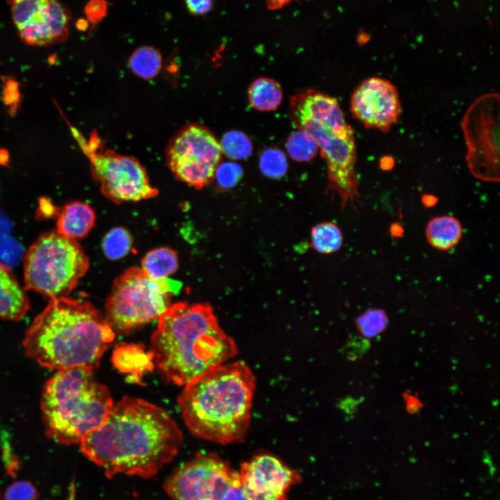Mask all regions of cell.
I'll list each match as a JSON object with an SVG mask.
<instances>
[{"instance_id":"obj_10","label":"cell","mask_w":500,"mask_h":500,"mask_svg":"<svg viewBox=\"0 0 500 500\" xmlns=\"http://www.w3.org/2000/svg\"><path fill=\"white\" fill-rule=\"evenodd\" d=\"M499 95L490 93L476 99L462 121L467 167L487 182L499 181Z\"/></svg>"},{"instance_id":"obj_12","label":"cell","mask_w":500,"mask_h":500,"mask_svg":"<svg viewBox=\"0 0 500 500\" xmlns=\"http://www.w3.org/2000/svg\"><path fill=\"white\" fill-rule=\"evenodd\" d=\"M238 474L217 454L199 453L167 478L164 489L170 500H221Z\"/></svg>"},{"instance_id":"obj_20","label":"cell","mask_w":500,"mask_h":500,"mask_svg":"<svg viewBox=\"0 0 500 500\" xmlns=\"http://www.w3.org/2000/svg\"><path fill=\"white\" fill-rule=\"evenodd\" d=\"M141 266L142 269L151 278L156 280L166 278L178 269L177 254L168 247L156 248L144 256Z\"/></svg>"},{"instance_id":"obj_11","label":"cell","mask_w":500,"mask_h":500,"mask_svg":"<svg viewBox=\"0 0 500 500\" xmlns=\"http://www.w3.org/2000/svg\"><path fill=\"white\" fill-rule=\"evenodd\" d=\"M222 153L215 135L206 126L192 123L181 128L169 140L166 162L177 179L202 189L214 179Z\"/></svg>"},{"instance_id":"obj_31","label":"cell","mask_w":500,"mask_h":500,"mask_svg":"<svg viewBox=\"0 0 500 500\" xmlns=\"http://www.w3.org/2000/svg\"><path fill=\"white\" fill-rule=\"evenodd\" d=\"M107 7V2L105 0H90L87 3L84 8V12L92 27L105 17Z\"/></svg>"},{"instance_id":"obj_40","label":"cell","mask_w":500,"mask_h":500,"mask_svg":"<svg viewBox=\"0 0 500 500\" xmlns=\"http://www.w3.org/2000/svg\"><path fill=\"white\" fill-rule=\"evenodd\" d=\"M76 26H77V28H78L79 30L83 31V30H85V29L87 28V27H88V24L87 21H85V19H79V20L77 22Z\"/></svg>"},{"instance_id":"obj_37","label":"cell","mask_w":500,"mask_h":500,"mask_svg":"<svg viewBox=\"0 0 500 500\" xmlns=\"http://www.w3.org/2000/svg\"><path fill=\"white\" fill-rule=\"evenodd\" d=\"M292 0H266L267 5L269 9H278Z\"/></svg>"},{"instance_id":"obj_3","label":"cell","mask_w":500,"mask_h":500,"mask_svg":"<svg viewBox=\"0 0 500 500\" xmlns=\"http://www.w3.org/2000/svg\"><path fill=\"white\" fill-rule=\"evenodd\" d=\"M114 338L105 316L90 302L67 296L50 299L28 328L23 347L42 367L94 371Z\"/></svg>"},{"instance_id":"obj_39","label":"cell","mask_w":500,"mask_h":500,"mask_svg":"<svg viewBox=\"0 0 500 500\" xmlns=\"http://www.w3.org/2000/svg\"><path fill=\"white\" fill-rule=\"evenodd\" d=\"M10 160V153L5 149H0V165L6 166Z\"/></svg>"},{"instance_id":"obj_23","label":"cell","mask_w":500,"mask_h":500,"mask_svg":"<svg viewBox=\"0 0 500 500\" xmlns=\"http://www.w3.org/2000/svg\"><path fill=\"white\" fill-rule=\"evenodd\" d=\"M286 149L289 156L295 161L308 162L316 156L319 147L309 133L298 128L289 135Z\"/></svg>"},{"instance_id":"obj_18","label":"cell","mask_w":500,"mask_h":500,"mask_svg":"<svg viewBox=\"0 0 500 500\" xmlns=\"http://www.w3.org/2000/svg\"><path fill=\"white\" fill-rule=\"evenodd\" d=\"M425 234L431 246L440 251H447L460 242L462 228L460 221L453 216H437L428 222Z\"/></svg>"},{"instance_id":"obj_1","label":"cell","mask_w":500,"mask_h":500,"mask_svg":"<svg viewBox=\"0 0 500 500\" xmlns=\"http://www.w3.org/2000/svg\"><path fill=\"white\" fill-rule=\"evenodd\" d=\"M182 442L181 430L165 410L124 396L79 444L108 477L122 474L151 478L174 458Z\"/></svg>"},{"instance_id":"obj_14","label":"cell","mask_w":500,"mask_h":500,"mask_svg":"<svg viewBox=\"0 0 500 500\" xmlns=\"http://www.w3.org/2000/svg\"><path fill=\"white\" fill-rule=\"evenodd\" d=\"M350 106L354 117L366 128L382 132H388L402 112L396 87L380 77L363 80L352 93Z\"/></svg>"},{"instance_id":"obj_5","label":"cell","mask_w":500,"mask_h":500,"mask_svg":"<svg viewBox=\"0 0 500 500\" xmlns=\"http://www.w3.org/2000/svg\"><path fill=\"white\" fill-rule=\"evenodd\" d=\"M290 112L297 128L309 133L321 150L327 165L328 188L339 195L342 209L350 202L356 210L360 195L354 131L337 99L312 90L301 91L291 99Z\"/></svg>"},{"instance_id":"obj_24","label":"cell","mask_w":500,"mask_h":500,"mask_svg":"<svg viewBox=\"0 0 500 500\" xmlns=\"http://www.w3.org/2000/svg\"><path fill=\"white\" fill-rule=\"evenodd\" d=\"M133 244L131 233L123 227L110 229L103 238L102 249L110 260H115L126 256Z\"/></svg>"},{"instance_id":"obj_29","label":"cell","mask_w":500,"mask_h":500,"mask_svg":"<svg viewBox=\"0 0 500 500\" xmlns=\"http://www.w3.org/2000/svg\"><path fill=\"white\" fill-rule=\"evenodd\" d=\"M3 83L2 101L7 106L10 115L15 116L22 100L20 84L11 76L5 77L3 79Z\"/></svg>"},{"instance_id":"obj_25","label":"cell","mask_w":500,"mask_h":500,"mask_svg":"<svg viewBox=\"0 0 500 500\" xmlns=\"http://www.w3.org/2000/svg\"><path fill=\"white\" fill-rule=\"evenodd\" d=\"M388 323V315L380 308H369L356 320L358 330L366 338H372L383 333Z\"/></svg>"},{"instance_id":"obj_2","label":"cell","mask_w":500,"mask_h":500,"mask_svg":"<svg viewBox=\"0 0 500 500\" xmlns=\"http://www.w3.org/2000/svg\"><path fill=\"white\" fill-rule=\"evenodd\" d=\"M151 349L162 377L184 386L237 353L207 303L171 304L158 318Z\"/></svg>"},{"instance_id":"obj_28","label":"cell","mask_w":500,"mask_h":500,"mask_svg":"<svg viewBox=\"0 0 500 500\" xmlns=\"http://www.w3.org/2000/svg\"><path fill=\"white\" fill-rule=\"evenodd\" d=\"M243 176L240 165L233 162L219 164L215 174L217 182L222 189H231L235 186Z\"/></svg>"},{"instance_id":"obj_9","label":"cell","mask_w":500,"mask_h":500,"mask_svg":"<svg viewBox=\"0 0 500 500\" xmlns=\"http://www.w3.org/2000/svg\"><path fill=\"white\" fill-rule=\"evenodd\" d=\"M97 133H92L81 149L90 161L94 179L100 183L101 193L119 204L156 197L158 190L150 183L144 166L133 156L104 150Z\"/></svg>"},{"instance_id":"obj_21","label":"cell","mask_w":500,"mask_h":500,"mask_svg":"<svg viewBox=\"0 0 500 500\" xmlns=\"http://www.w3.org/2000/svg\"><path fill=\"white\" fill-rule=\"evenodd\" d=\"M131 71L145 80L156 77L162 67V56L153 47L142 46L135 50L128 60Z\"/></svg>"},{"instance_id":"obj_8","label":"cell","mask_w":500,"mask_h":500,"mask_svg":"<svg viewBox=\"0 0 500 500\" xmlns=\"http://www.w3.org/2000/svg\"><path fill=\"white\" fill-rule=\"evenodd\" d=\"M178 282L156 280L131 267L115 280L106 301V319L114 331L128 333L160 316L171 306Z\"/></svg>"},{"instance_id":"obj_34","label":"cell","mask_w":500,"mask_h":500,"mask_svg":"<svg viewBox=\"0 0 500 500\" xmlns=\"http://www.w3.org/2000/svg\"><path fill=\"white\" fill-rule=\"evenodd\" d=\"M402 396L405 401L406 411L411 415L419 414L424 406V403L419 399L418 395L406 391Z\"/></svg>"},{"instance_id":"obj_17","label":"cell","mask_w":500,"mask_h":500,"mask_svg":"<svg viewBox=\"0 0 500 500\" xmlns=\"http://www.w3.org/2000/svg\"><path fill=\"white\" fill-rule=\"evenodd\" d=\"M30 308L28 297L10 270L0 262V317L19 320Z\"/></svg>"},{"instance_id":"obj_33","label":"cell","mask_w":500,"mask_h":500,"mask_svg":"<svg viewBox=\"0 0 500 500\" xmlns=\"http://www.w3.org/2000/svg\"><path fill=\"white\" fill-rule=\"evenodd\" d=\"M184 1L189 12L196 15H201L208 12L212 6V0Z\"/></svg>"},{"instance_id":"obj_13","label":"cell","mask_w":500,"mask_h":500,"mask_svg":"<svg viewBox=\"0 0 500 500\" xmlns=\"http://www.w3.org/2000/svg\"><path fill=\"white\" fill-rule=\"evenodd\" d=\"M22 41L31 46L47 47L65 42L72 15L60 0H6Z\"/></svg>"},{"instance_id":"obj_35","label":"cell","mask_w":500,"mask_h":500,"mask_svg":"<svg viewBox=\"0 0 500 500\" xmlns=\"http://www.w3.org/2000/svg\"><path fill=\"white\" fill-rule=\"evenodd\" d=\"M394 165V160L392 157L385 156L380 160V166L383 170L391 169Z\"/></svg>"},{"instance_id":"obj_7","label":"cell","mask_w":500,"mask_h":500,"mask_svg":"<svg viewBox=\"0 0 500 500\" xmlns=\"http://www.w3.org/2000/svg\"><path fill=\"white\" fill-rule=\"evenodd\" d=\"M24 284L50 299L68 296L89 268V258L76 240L55 231L42 233L24 256Z\"/></svg>"},{"instance_id":"obj_36","label":"cell","mask_w":500,"mask_h":500,"mask_svg":"<svg viewBox=\"0 0 500 500\" xmlns=\"http://www.w3.org/2000/svg\"><path fill=\"white\" fill-rule=\"evenodd\" d=\"M438 201V198L433 194H424L422 198V202L426 208L434 206L437 203Z\"/></svg>"},{"instance_id":"obj_19","label":"cell","mask_w":500,"mask_h":500,"mask_svg":"<svg viewBox=\"0 0 500 500\" xmlns=\"http://www.w3.org/2000/svg\"><path fill=\"white\" fill-rule=\"evenodd\" d=\"M250 104L262 112L276 110L283 100L281 87L275 80L262 77L256 79L248 89Z\"/></svg>"},{"instance_id":"obj_4","label":"cell","mask_w":500,"mask_h":500,"mask_svg":"<svg viewBox=\"0 0 500 500\" xmlns=\"http://www.w3.org/2000/svg\"><path fill=\"white\" fill-rule=\"evenodd\" d=\"M256 378L243 361L221 365L186 385L177 402L196 437L230 444L244 440L250 424Z\"/></svg>"},{"instance_id":"obj_32","label":"cell","mask_w":500,"mask_h":500,"mask_svg":"<svg viewBox=\"0 0 500 500\" xmlns=\"http://www.w3.org/2000/svg\"><path fill=\"white\" fill-rule=\"evenodd\" d=\"M221 500H248L242 486L239 473L234 477Z\"/></svg>"},{"instance_id":"obj_30","label":"cell","mask_w":500,"mask_h":500,"mask_svg":"<svg viewBox=\"0 0 500 500\" xmlns=\"http://www.w3.org/2000/svg\"><path fill=\"white\" fill-rule=\"evenodd\" d=\"M38 492L34 485L26 481L10 485L6 492V500H37Z\"/></svg>"},{"instance_id":"obj_27","label":"cell","mask_w":500,"mask_h":500,"mask_svg":"<svg viewBox=\"0 0 500 500\" xmlns=\"http://www.w3.org/2000/svg\"><path fill=\"white\" fill-rule=\"evenodd\" d=\"M259 165L262 174L272 178L283 177L288 168L284 153L276 147L268 148L262 152Z\"/></svg>"},{"instance_id":"obj_22","label":"cell","mask_w":500,"mask_h":500,"mask_svg":"<svg viewBox=\"0 0 500 500\" xmlns=\"http://www.w3.org/2000/svg\"><path fill=\"white\" fill-rule=\"evenodd\" d=\"M342 242L340 229L331 222L319 223L311 229V247L319 253L337 251L341 248Z\"/></svg>"},{"instance_id":"obj_26","label":"cell","mask_w":500,"mask_h":500,"mask_svg":"<svg viewBox=\"0 0 500 500\" xmlns=\"http://www.w3.org/2000/svg\"><path fill=\"white\" fill-rule=\"evenodd\" d=\"M220 143L222 152L234 160L244 159L252 153V144L249 137L239 131L226 133Z\"/></svg>"},{"instance_id":"obj_16","label":"cell","mask_w":500,"mask_h":500,"mask_svg":"<svg viewBox=\"0 0 500 500\" xmlns=\"http://www.w3.org/2000/svg\"><path fill=\"white\" fill-rule=\"evenodd\" d=\"M96 215L87 203L74 201L65 204L56 221V231L73 240L85 237L95 224Z\"/></svg>"},{"instance_id":"obj_6","label":"cell","mask_w":500,"mask_h":500,"mask_svg":"<svg viewBox=\"0 0 500 500\" xmlns=\"http://www.w3.org/2000/svg\"><path fill=\"white\" fill-rule=\"evenodd\" d=\"M113 404L108 389L97 381L93 370H59L46 382L42 394L46 434L60 444L80 443L102 424Z\"/></svg>"},{"instance_id":"obj_38","label":"cell","mask_w":500,"mask_h":500,"mask_svg":"<svg viewBox=\"0 0 500 500\" xmlns=\"http://www.w3.org/2000/svg\"><path fill=\"white\" fill-rule=\"evenodd\" d=\"M390 233L394 237L399 238L402 236L403 233V229L399 224L394 223L390 226Z\"/></svg>"},{"instance_id":"obj_15","label":"cell","mask_w":500,"mask_h":500,"mask_svg":"<svg viewBox=\"0 0 500 500\" xmlns=\"http://www.w3.org/2000/svg\"><path fill=\"white\" fill-rule=\"evenodd\" d=\"M239 475L248 500H288L290 489L301 479L298 471L267 453L244 462Z\"/></svg>"}]
</instances>
